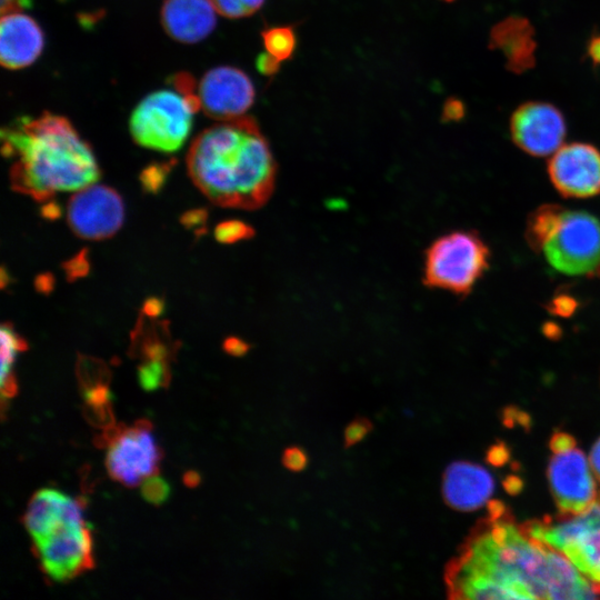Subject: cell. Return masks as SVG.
<instances>
[{"mask_svg":"<svg viewBox=\"0 0 600 600\" xmlns=\"http://www.w3.org/2000/svg\"><path fill=\"white\" fill-rule=\"evenodd\" d=\"M448 584L458 599H596L600 588L561 552L491 508L454 560Z\"/></svg>","mask_w":600,"mask_h":600,"instance_id":"cell-1","label":"cell"},{"mask_svg":"<svg viewBox=\"0 0 600 600\" xmlns=\"http://www.w3.org/2000/svg\"><path fill=\"white\" fill-rule=\"evenodd\" d=\"M187 168L212 203L246 210L268 201L277 176L270 146L256 120L247 116L201 131L189 148Z\"/></svg>","mask_w":600,"mask_h":600,"instance_id":"cell-2","label":"cell"},{"mask_svg":"<svg viewBox=\"0 0 600 600\" xmlns=\"http://www.w3.org/2000/svg\"><path fill=\"white\" fill-rule=\"evenodd\" d=\"M1 152L12 159L11 188L38 201L97 182L100 169L89 143L63 116L21 117L1 129Z\"/></svg>","mask_w":600,"mask_h":600,"instance_id":"cell-3","label":"cell"},{"mask_svg":"<svg viewBox=\"0 0 600 600\" xmlns=\"http://www.w3.org/2000/svg\"><path fill=\"white\" fill-rule=\"evenodd\" d=\"M526 236L560 273L589 276L600 269V220L590 212L543 206L529 218Z\"/></svg>","mask_w":600,"mask_h":600,"instance_id":"cell-4","label":"cell"},{"mask_svg":"<svg viewBox=\"0 0 600 600\" xmlns=\"http://www.w3.org/2000/svg\"><path fill=\"white\" fill-rule=\"evenodd\" d=\"M489 262L490 250L477 233L452 231L428 247L423 282L430 288L466 296L489 269Z\"/></svg>","mask_w":600,"mask_h":600,"instance_id":"cell-5","label":"cell"},{"mask_svg":"<svg viewBox=\"0 0 600 600\" xmlns=\"http://www.w3.org/2000/svg\"><path fill=\"white\" fill-rule=\"evenodd\" d=\"M200 109L198 98L162 89L146 96L133 109L129 129L141 147L174 152L186 142L192 128L193 113Z\"/></svg>","mask_w":600,"mask_h":600,"instance_id":"cell-6","label":"cell"},{"mask_svg":"<svg viewBox=\"0 0 600 600\" xmlns=\"http://www.w3.org/2000/svg\"><path fill=\"white\" fill-rule=\"evenodd\" d=\"M530 536L564 554L600 588V496L578 513L523 524Z\"/></svg>","mask_w":600,"mask_h":600,"instance_id":"cell-7","label":"cell"},{"mask_svg":"<svg viewBox=\"0 0 600 600\" xmlns=\"http://www.w3.org/2000/svg\"><path fill=\"white\" fill-rule=\"evenodd\" d=\"M550 447L548 479L552 497L561 513H578L598 497L590 461L564 432L554 433Z\"/></svg>","mask_w":600,"mask_h":600,"instance_id":"cell-8","label":"cell"},{"mask_svg":"<svg viewBox=\"0 0 600 600\" xmlns=\"http://www.w3.org/2000/svg\"><path fill=\"white\" fill-rule=\"evenodd\" d=\"M162 451L151 423L139 420L132 427L120 424L108 446L106 466L110 477L127 487H136L159 472Z\"/></svg>","mask_w":600,"mask_h":600,"instance_id":"cell-9","label":"cell"},{"mask_svg":"<svg viewBox=\"0 0 600 600\" xmlns=\"http://www.w3.org/2000/svg\"><path fill=\"white\" fill-rule=\"evenodd\" d=\"M67 209V220L73 233L88 240L112 237L124 219L120 194L103 184L92 183L78 190Z\"/></svg>","mask_w":600,"mask_h":600,"instance_id":"cell-10","label":"cell"},{"mask_svg":"<svg viewBox=\"0 0 600 600\" xmlns=\"http://www.w3.org/2000/svg\"><path fill=\"white\" fill-rule=\"evenodd\" d=\"M566 133L562 112L549 102L522 103L510 118V134L514 144L533 157L552 156L563 144Z\"/></svg>","mask_w":600,"mask_h":600,"instance_id":"cell-11","label":"cell"},{"mask_svg":"<svg viewBox=\"0 0 600 600\" xmlns=\"http://www.w3.org/2000/svg\"><path fill=\"white\" fill-rule=\"evenodd\" d=\"M197 94L200 108L208 117L228 121L243 117L253 104L256 93L247 73L234 67L220 66L206 72Z\"/></svg>","mask_w":600,"mask_h":600,"instance_id":"cell-12","label":"cell"},{"mask_svg":"<svg viewBox=\"0 0 600 600\" xmlns=\"http://www.w3.org/2000/svg\"><path fill=\"white\" fill-rule=\"evenodd\" d=\"M548 174L563 197L583 199L598 196L600 150L587 142L563 143L550 156Z\"/></svg>","mask_w":600,"mask_h":600,"instance_id":"cell-13","label":"cell"},{"mask_svg":"<svg viewBox=\"0 0 600 600\" xmlns=\"http://www.w3.org/2000/svg\"><path fill=\"white\" fill-rule=\"evenodd\" d=\"M40 567L51 580L66 582L93 567L92 539L87 523L61 529L33 543Z\"/></svg>","mask_w":600,"mask_h":600,"instance_id":"cell-14","label":"cell"},{"mask_svg":"<svg viewBox=\"0 0 600 600\" xmlns=\"http://www.w3.org/2000/svg\"><path fill=\"white\" fill-rule=\"evenodd\" d=\"M83 502L54 489L37 491L22 518L32 542L38 543L57 531L84 524Z\"/></svg>","mask_w":600,"mask_h":600,"instance_id":"cell-15","label":"cell"},{"mask_svg":"<svg viewBox=\"0 0 600 600\" xmlns=\"http://www.w3.org/2000/svg\"><path fill=\"white\" fill-rule=\"evenodd\" d=\"M494 488L491 473L470 461H456L444 471L441 490L448 506L458 511H474L484 506Z\"/></svg>","mask_w":600,"mask_h":600,"instance_id":"cell-16","label":"cell"},{"mask_svg":"<svg viewBox=\"0 0 600 600\" xmlns=\"http://www.w3.org/2000/svg\"><path fill=\"white\" fill-rule=\"evenodd\" d=\"M44 46L38 22L20 11L3 13L0 23V61L2 67L18 70L32 64Z\"/></svg>","mask_w":600,"mask_h":600,"instance_id":"cell-17","label":"cell"},{"mask_svg":"<svg viewBox=\"0 0 600 600\" xmlns=\"http://www.w3.org/2000/svg\"><path fill=\"white\" fill-rule=\"evenodd\" d=\"M217 10L210 0H164L161 24L173 40L196 43L214 29Z\"/></svg>","mask_w":600,"mask_h":600,"instance_id":"cell-18","label":"cell"},{"mask_svg":"<svg viewBox=\"0 0 600 600\" xmlns=\"http://www.w3.org/2000/svg\"><path fill=\"white\" fill-rule=\"evenodd\" d=\"M1 398L9 399L17 393V381L12 372L16 356L28 348L27 341L13 329L12 324L4 322L1 326Z\"/></svg>","mask_w":600,"mask_h":600,"instance_id":"cell-19","label":"cell"},{"mask_svg":"<svg viewBox=\"0 0 600 600\" xmlns=\"http://www.w3.org/2000/svg\"><path fill=\"white\" fill-rule=\"evenodd\" d=\"M262 42L266 52L281 62L292 56L297 39L292 28L272 27L262 32Z\"/></svg>","mask_w":600,"mask_h":600,"instance_id":"cell-20","label":"cell"},{"mask_svg":"<svg viewBox=\"0 0 600 600\" xmlns=\"http://www.w3.org/2000/svg\"><path fill=\"white\" fill-rule=\"evenodd\" d=\"M76 372L82 391L108 386L111 378L103 361L87 356H79Z\"/></svg>","mask_w":600,"mask_h":600,"instance_id":"cell-21","label":"cell"},{"mask_svg":"<svg viewBox=\"0 0 600 600\" xmlns=\"http://www.w3.org/2000/svg\"><path fill=\"white\" fill-rule=\"evenodd\" d=\"M138 380L142 389L152 391L167 387L170 381L169 362L148 360L138 369Z\"/></svg>","mask_w":600,"mask_h":600,"instance_id":"cell-22","label":"cell"},{"mask_svg":"<svg viewBox=\"0 0 600 600\" xmlns=\"http://www.w3.org/2000/svg\"><path fill=\"white\" fill-rule=\"evenodd\" d=\"M218 13L230 19L244 18L258 11L264 0H210Z\"/></svg>","mask_w":600,"mask_h":600,"instance_id":"cell-23","label":"cell"},{"mask_svg":"<svg viewBox=\"0 0 600 600\" xmlns=\"http://www.w3.org/2000/svg\"><path fill=\"white\" fill-rule=\"evenodd\" d=\"M254 230L240 220H227L219 223L214 229V238L223 244H231L240 240L249 239Z\"/></svg>","mask_w":600,"mask_h":600,"instance_id":"cell-24","label":"cell"},{"mask_svg":"<svg viewBox=\"0 0 600 600\" xmlns=\"http://www.w3.org/2000/svg\"><path fill=\"white\" fill-rule=\"evenodd\" d=\"M173 162L151 163L146 167L140 174L143 191L149 193L159 192L167 181Z\"/></svg>","mask_w":600,"mask_h":600,"instance_id":"cell-25","label":"cell"},{"mask_svg":"<svg viewBox=\"0 0 600 600\" xmlns=\"http://www.w3.org/2000/svg\"><path fill=\"white\" fill-rule=\"evenodd\" d=\"M82 413L86 420L96 428L107 429L116 423L110 401H86L84 406L82 407Z\"/></svg>","mask_w":600,"mask_h":600,"instance_id":"cell-26","label":"cell"},{"mask_svg":"<svg viewBox=\"0 0 600 600\" xmlns=\"http://www.w3.org/2000/svg\"><path fill=\"white\" fill-rule=\"evenodd\" d=\"M169 494V483L157 474L146 478L141 483L142 498L153 506H160L166 502Z\"/></svg>","mask_w":600,"mask_h":600,"instance_id":"cell-27","label":"cell"},{"mask_svg":"<svg viewBox=\"0 0 600 600\" xmlns=\"http://www.w3.org/2000/svg\"><path fill=\"white\" fill-rule=\"evenodd\" d=\"M69 281L77 280L88 274L90 269L88 250L83 249L62 264Z\"/></svg>","mask_w":600,"mask_h":600,"instance_id":"cell-28","label":"cell"},{"mask_svg":"<svg viewBox=\"0 0 600 600\" xmlns=\"http://www.w3.org/2000/svg\"><path fill=\"white\" fill-rule=\"evenodd\" d=\"M208 212L203 208L191 209L180 217V222L187 228L196 231L197 234L204 232Z\"/></svg>","mask_w":600,"mask_h":600,"instance_id":"cell-29","label":"cell"},{"mask_svg":"<svg viewBox=\"0 0 600 600\" xmlns=\"http://www.w3.org/2000/svg\"><path fill=\"white\" fill-rule=\"evenodd\" d=\"M308 462L306 452L300 448H290L283 454L284 466L292 471L302 470Z\"/></svg>","mask_w":600,"mask_h":600,"instance_id":"cell-30","label":"cell"},{"mask_svg":"<svg viewBox=\"0 0 600 600\" xmlns=\"http://www.w3.org/2000/svg\"><path fill=\"white\" fill-rule=\"evenodd\" d=\"M368 432V423L362 420H357L347 427L344 431V438L346 441L350 444L358 443L367 437Z\"/></svg>","mask_w":600,"mask_h":600,"instance_id":"cell-31","label":"cell"},{"mask_svg":"<svg viewBox=\"0 0 600 600\" xmlns=\"http://www.w3.org/2000/svg\"><path fill=\"white\" fill-rule=\"evenodd\" d=\"M280 61L268 52L261 53L257 59V69L264 76H272L278 72Z\"/></svg>","mask_w":600,"mask_h":600,"instance_id":"cell-32","label":"cell"},{"mask_svg":"<svg viewBox=\"0 0 600 600\" xmlns=\"http://www.w3.org/2000/svg\"><path fill=\"white\" fill-rule=\"evenodd\" d=\"M248 349V343L236 337H229L223 342V350L231 356H243Z\"/></svg>","mask_w":600,"mask_h":600,"instance_id":"cell-33","label":"cell"},{"mask_svg":"<svg viewBox=\"0 0 600 600\" xmlns=\"http://www.w3.org/2000/svg\"><path fill=\"white\" fill-rule=\"evenodd\" d=\"M164 302L162 299L157 297L148 298L142 306V312L144 316L150 318H156L163 312Z\"/></svg>","mask_w":600,"mask_h":600,"instance_id":"cell-34","label":"cell"},{"mask_svg":"<svg viewBox=\"0 0 600 600\" xmlns=\"http://www.w3.org/2000/svg\"><path fill=\"white\" fill-rule=\"evenodd\" d=\"M54 284V279L50 273H41L36 278L34 286L37 291L41 293H49L52 291Z\"/></svg>","mask_w":600,"mask_h":600,"instance_id":"cell-35","label":"cell"},{"mask_svg":"<svg viewBox=\"0 0 600 600\" xmlns=\"http://www.w3.org/2000/svg\"><path fill=\"white\" fill-rule=\"evenodd\" d=\"M1 13L20 11L30 7L31 0H1Z\"/></svg>","mask_w":600,"mask_h":600,"instance_id":"cell-36","label":"cell"},{"mask_svg":"<svg viewBox=\"0 0 600 600\" xmlns=\"http://www.w3.org/2000/svg\"><path fill=\"white\" fill-rule=\"evenodd\" d=\"M589 461L596 478L600 481V438L591 448Z\"/></svg>","mask_w":600,"mask_h":600,"instance_id":"cell-37","label":"cell"},{"mask_svg":"<svg viewBox=\"0 0 600 600\" xmlns=\"http://www.w3.org/2000/svg\"><path fill=\"white\" fill-rule=\"evenodd\" d=\"M50 200H47V203L41 208V216L44 219L54 220L60 218L62 210L56 201Z\"/></svg>","mask_w":600,"mask_h":600,"instance_id":"cell-38","label":"cell"},{"mask_svg":"<svg viewBox=\"0 0 600 600\" xmlns=\"http://www.w3.org/2000/svg\"><path fill=\"white\" fill-rule=\"evenodd\" d=\"M183 483L190 488L198 486L200 483V474L196 471H188L183 476Z\"/></svg>","mask_w":600,"mask_h":600,"instance_id":"cell-39","label":"cell"},{"mask_svg":"<svg viewBox=\"0 0 600 600\" xmlns=\"http://www.w3.org/2000/svg\"><path fill=\"white\" fill-rule=\"evenodd\" d=\"M590 53L596 61L600 62V38H597L592 42L590 47Z\"/></svg>","mask_w":600,"mask_h":600,"instance_id":"cell-40","label":"cell"},{"mask_svg":"<svg viewBox=\"0 0 600 600\" xmlns=\"http://www.w3.org/2000/svg\"><path fill=\"white\" fill-rule=\"evenodd\" d=\"M446 1H453V0H446Z\"/></svg>","mask_w":600,"mask_h":600,"instance_id":"cell-41","label":"cell"}]
</instances>
